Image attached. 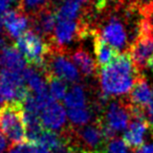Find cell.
<instances>
[{
	"label": "cell",
	"mask_w": 153,
	"mask_h": 153,
	"mask_svg": "<svg viewBox=\"0 0 153 153\" xmlns=\"http://www.w3.org/2000/svg\"><path fill=\"white\" fill-rule=\"evenodd\" d=\"M129 53H121L107 65L100 74V84L103 97L123 96L131 91L140 74Z\"/></svg>",
	"instance_id": "obj_1"
},
{
	"label": "cell",
	"mask_w": 153,
	"mask_h": 153,
	"mask_svg": "<svg viewBox=\"0 0 153 153\" xmlns=\"http://www.w3.org/2000/svg\"><path fill=\"white\" fill-rule=\"evenodd\" d=\"M0 130L13 144L26 142L22 102H9L0 107Z\"/></svg>",
	"instance_id": "obj_2"
},
{
	"label": "cell",
	"mask_w": 153,
	"mask_h": 153,
	"mask_svg": "<svg viewBox=\"0 0 153 153\" xmlns=\"http://www.w3.org/2000/svg\"><path fill=\"white\" fill-rule=\"evenodd\" d=\"M15 46L23 55L26 63L38 68L44 66L46 56L51 51V47L42 36L33 30H25L18 37Z\"/></svg>",
	"instance_id": "obj_3"
},
{
	"label": "cell",
	"mask_w": 153,
	"mask_h": 153,
	"mask_svg": "<svg viewBox=\"0 0 153 153\" xmlns=\"http://www.w3.org/2000/svg\"><path fill=\"white\" fill-rule=\"evenodd\" d=\"M131 105L125 104L123 102H112L108 105L105 112L103 125L107 126L113 131L119 132L125 130L129 125L131 117Z\"/></svg>",
	"instance_id": "obj_4"
},
{
	"label": "cell",
	"mask_w": 153,
	"mask_h": 153,
	"mask_svg": "<svg viewBox=\"0 0 153 153\" xmlns=\"http://www.w3.org/2000/svg\"><path fill=\"white\" fill-rule=\"evenodd\" d=\"M86 33V27L81 25L76 20L58 19L53 30V41L58 47L71 43L78 36H83Z\"/></svg>",
	"instance_id": "obj_5"
},
{
	"label": "cell",
	"mask_w": 153,
	"mask_h": 153,
	"mask_svg": "<svg viewBox=\"0 0 153 153\" xmlns=\"http://www.w3.org/2000/svg\"><path fill=\"white\" fill-rule=\"evenodd\" d=\"M40 120L45 129L61 130L66 124V111L57 101L51 100L41 109Z\"/></svg>",
	"instance_id": "obj_6"
},
{
	"label": "cell",
	"mask_w": 153,
	"mask_h": 153,
	"mask_svg": "<svg viewBox=\"0 0 153 153\" xmlns=\"http://www.w3.org/2000/svg\"><path fill=\"white\" fill-rule=\"evenodd\" d=\"M46 71L70 83H76L80 79V74L74 66V63L61 53H53L51 60V67Z\"/></svg>",
	"instance_id": "obj_7"
},
{
	"label": "cell",
	"mask_w": 153,
	"mask_h": 153,
	"mask_svg": "<svg viewBox=\"0 0 153 153\" xmlns=\"http://www.w3.org/2000/svg\"><path fill=\"white\" fill-rule=\"evenodd\" d=\"M129 55L137 69L147 66L149 59L153 56V38L138 35L130 46Z\"/></svg>",
	"instance_id": "obj_8"
},
{
	"label": "cell",
	"mask_w": 153,
	"mask_h": 153,
	"mask_svg": "<svg viewBox=\"0 0 153 153\" xmlns=\"http://www.w3.org/2000/svg\"><path fill=\"white\" fill-rule=\"evenodd\" d=\"M101 36L117 51L123 49L127 44V33L123 23L117 17H111L109 19L103 27Z\"/></svg>",
	"instance_id": "obj_9"
},
{
	"label": "cell",
	"mask_w": 153,
	"mask_h": 153,
	"mask_svg": "<svg viewBox=\"0 0 153 153\" xmlns=\"http://www.w3.org/2000/svg\"><path fill=\"white\" fill-rule=\"evenodd\" d=\"M2 18L5 30L13 38H18L21 36L28 27V23H30L27 16L18 10L7 11L2 16Z\"/></svg>",
	"instance_id": "obj_10"
},
{
	"label": "cell",
	"mask_w": 153,
	"mask_h": 153,
	"mask_svg": "<svg viewBox=\"0 0 153 153\" xmlns=\"http://www.w3.org/2000/svg\"><path fill=\"white\" fill-rule=\"evenodd\" d=\"M0 64L2 68L14 71L23 72V70L26 68L25 59L15 45H7L2 49H0Z\"/></svg>",
	"instance_id": "obj_11"
},
{
	"label": "cell",
	"mask_w": 153,
	"mask_h": 153,
	"mask_svg": "<svg viewBox=\"0 0 153 153\" xmlns=\"http://www.w3.org/2000/svg\"><path fill=\"white\" fill-rule=\"evenodd\" d=\"M152 91L147 80L143 76H138L130 94V104L140 108H147L152 102Z\"/></svg>",
	"instance_id": "obj_12"
},
{
	"label": "cell",
	"mask_w": 153,
	"mask_h": 153,
	"mask_svg": "<svg viewBox=\"0 0 153 153\" xmlns=\"http://www.w3.org/2000/svg\"><path fill=\"white\" fill-rule=\"evenodd\" d=\"M94 47L98 63L102 67L109 64L110 62H112L117 58V56L119 55V51H117L114 47H112L110 44H108L103 39V37L99 34L94 35Z\"/></svg>",
	"instance_id": "obj_13"
},
{
	"label": "cell",
	"mask_w": 153,
	"mask_h": 153,
	"mask_svg": "<svg viewBox=\"0 0 153 153\" xmlns=\"http://www.w3.org/2000/svg\"><path fill=\"white\" fill-rule=\"evenodd\" d=\"M57 23L56 14L47 9L38 12L36 14V20L34 22L35 30L41 36H49L55 30Z\"/></svg>",
	"instance_id": "obj_14"
},
{
	"label": "cell",
	"mask_w": 153,
	"mask_h": 153,
	"mask_svg": "<svg viewBox=\"0 0 153 153\" xmlns=\"http://www.w3.org/2000/svg\"><path fill=\"white\" fill-rule=\"evenodd\" d=\"M23 76L30 91L34 92L35 96H42L48 94V87L41 74L33 67H26L23 70Z\"/></svg>",
	"instance_id": "obj_15"
},
{
	"label": "cell",
	"mask_w": 153,
	"mask_h": 153,
	"mask_svg": "<svg viewBox=\"0 0 153 153\" xmlns=\"http://www.w3.org/2000/svg\"><path fill=\"white\" fill-rule=\"evenodd\" d=\"M71 61L74 63V65L78 66L80 71L84 76H92L97 71V64L94 60L91 58V56L86 51L82 48L76 49L71 55Z\"/></svg>",
	"instance_id": "obj_16"
},
{
	"label": "cell",
	"mask_w": 153,
	"mask_h": 153,
	"mask_svg": "<svg viewBox=\"0 0 153 153\" xmlns=\"http://www.w3.org/2000/svg\"><path fill=\"white\" fill-rule=\"evenodd\" d=\"M82 4L78 0H63L56 12V17L63 20H76L79 17Z\"/></svg>",
	"instance_id": "obj_17"
},
{
	"label": "cell",
	"mask_w": 153,
	"mask_h": 153,
	"mask_svg": "<svg viewBox=\"0 0 153 153\" xmlns=\"http://www.w3.org/2000/svg\"><path fill=\"white\" fill-rule=\"evenodd\" d=\"M46 72V79H47V87H48L49 96L56 101L64 100L66 94H67V85H66L65 81L58 76H53V74Z\"/></svg>",
	"instance_id": "obj_18"
},
{
	"label": "cell",
	"mask_w": 153,
	"mask_h": 153,
	"mask_svg": "<svg viewBox=\"0 0 153 153\" xmlns=\"http://www.w3.org/2000/svg\"><path fill=\"white\" fill-rule=\"evenodd\" d=\"M64 104L68 108H80L86 106V94L82 86L74 85L67 91L64 98Z\"/></svg>",
	"instance_id": "obj_19"
},
{
	"label": "cell",
	"mask_w": 153,
	"mask_h": 153,
	"mask_svg": "<svg viewBox=\"0 0 153 153\" xmlns=\"http://www.w3.org/2000/svg\"><path fill=\"white\" fill-rule=\"evenodd\" d=\"M138 35L153 38V2L142 9V19L138 25Z\"/></svg>",
	"instance_id": "obj_20"
},
{
	"label": "cell",
	"mask_w": 153,
	"mask_h": 153,
	"mask_svg": "<svg viewBox=\"0 0 153 153\" xmlns=\"http://www.w3.org/2000/svg\"><path fill=\"white\" fill-rule=\"evenodd\" d=\"M67 117L74 125L84 126L91 119V112L86 106L80 108H68Z\"/></svg>",
	"instance_id": "obj_21"
},
{
	"label": "cell",
	"mask_w": 153,
	"mask_h": 153,
	"mask_svg": "<svg viewBox=\"0 0 153 153\" xmlns=\"http://www.w3.org/2000/svg\"><path fill=\"white\" fill-rule=\"evenodd\" d=\"M64 140H62L61 136H59L55 131L53 130H48V129H44L42 131V133L40 134L37 143L43 145V146L47 147L51 150H55L57 149L60 145L62 144Z\"/></svg>",
	"instance_id": "obj_22"
},
{
	"label": "cell",
	"mask_w": 153,
	"mask_h": 153,
	"mask_svg": "<svg viewBox=\"0 0 153 153\" xmlns=\"http://www.w3.org/2000/svg\"><path fill=\"white\" fill-rule=\"evenodd\" d=\"M104 153H133L131 150V147L128 146L124 140L121 138H112L109 140L108 144L105 147Z\"/></svg>",
	"instance_id": "obj_23"
},
{
	"label": "cell",
	"mask_w": 153,
	"mask_h": 153,
	"mask_svg": "<svg viewBox=\"0 0 153 153\" xmlns=\"http://www.w3.org/2000/svg\"><path fill=\"white\" fill-rule=\"evenodd\" d=\"M48 1L49 0H22V5L26 10H30L37 14L45 9Z\"/></svg>",
	"instance_id": "obj_24"
},
{
	"label": "cell",
	"mask_w": 153,
	"mask_h": 153,
	"mask_svg": "<svg viewBox=\"0 0 153 153\" xmlns=\"http://www.w3.org/2000/svg\"><path fill=\"white\" fill-rule=\"evenodd\" d=\"M7 153H32V147L30 143L27 140L19 144H12Z\"/></svg>",
	"instance_id": "obj_25"
},
{
	"label": "cell",
	"mask_w": 153,
	"mask_h": 153,
	"mask_svg": "<svg viewBox=\"0 0 153 153\" xmlns=\"http://www.w3.org/2000/svg\"><path fill=\"white\" fill-rule=\"evenodd\" d=\"M53 153H78V150L74 147L70 146L68 140H63L62 144L53 150Z\"/></svg>",
	"instance_id": "obj_26"
},
{
	"label": "cell",
	"mask_w": 153,
	"mask_h": 153,
	"mask_svg": "<svg viewBox=\"0 0 153 153\" xmlns=\"http://www.w3.org/2000/svg\"><path fill=\"white\" fill-rule=\"evenodd\" d=\"M30 147H32V153H51V149L39 143H34V144L30 143Z\"/></svg>",
	"instance_id": "obj_27"
},
{
	"label": "cell",
	"mask_w": 153,
	"mask_h": 153,
	"mask_svg": "<svg viewBox=\"0 0 153 153\" xmlns=\"http://www.w3.org/2000/svg\"><path fill=\"white\" fill-rule=\"evenodd\" d=\"M7 149H10L9 143L4 133L0 130V153H7Z\"/></svg>",
	"instance_id": "obj_28"
},
{
	"label": "cell",
	"mask_w": 153,
	"mask_h": 153,
	"mask_svg": "<svg viewBox=\"0 0 153 153\" xmlns=\"http://www.w3.org/2000/svg\"><path fill=\"white\" fill-rule=\"evenodd\" d=\"M135 153H153V143L142 145L140 147H138Z\"/></svg>",
	"instance_id": "obj_29"
},
{
	"label": "cell",
	"mask_w": 153,
	"mask_h": 153,
	"mask_svg": "<svg viewBox=\"0 0 153 153\" xmlns=\"http://www.w3.org/2000/svg\"><path fill=\"white\" fill-rule=\"evenodd\" d=\"M146 117L149 122V125L153 126V102H151L150 104L147 106L146 109Z\"/></svg>",
	"instance_id": "obj_30"
},
{
	"label": "cell",
	"mask_w": 153,
	"mask_h": 153,
	"mask_svg": "<svg viewBox=\"0 0 153 153\" xmlns=\"http://www.w3.org/2000/svg\"><path fill=\"white\" fill-rule=\"evenodd\" d=\"M10 0H0V15L3 16L10 11Z\"/></svg>",
	"instance_id": "obj_31"
},
{
	"label": "cell",
	"mask_w": 153,
	"mask_h": 153,
	"mask_svg": "<svg viewBox=\"0 0 153 153\" xmlns=\"http://www.w3.org/2000/svg\"><path fill=\"white\" fill-rule=\"evenodd\" d=\"M147 66H148V67L150 68V69L153 71V56L150 58V59H149V61H148V64H147Z\"/></svg>",
	"instance_id": "obj_32"
},
{
	"label": "cell",
	"mask_w": 153,
	"mask_h": 153,
	"mask_svg": "<svg viewBox=\"0 0 153 153\" xmlns=\"http://www.w3.org/2000/svg\"><path fill=\"white\" fill-rule=\"evenodd\" d=\"M2 27H4V26H3V18H2V16L0 15V33L2 30Z\"/></svg>",
	"instance_id": "obj_33"
},
{
	"label": "cell",
	"mask_w": 153,
	"mask_h": 153,
	"mask_svg": "<svg viewBox=\"0 0 153 153\" xmlns=\"http://www.w3.org/2000/svg\"><path fill=\"white\" fill-rule=\"evenodd\" d=\"M78 1H79V2L81 3V4H86V3L89 2L90 0H78Z\"/></svg>",
	"instance_id": "obj_34"
},
{
	"label": "cell",
	"mask_w": 153,
	"mask_h": 153,
	"mask_svg": "<svg viewBox=\"0 0 153 153\" xmlns=\"http://www.w3.org/2000/svg\"><path fill=\"white\" fill-rule=\"evenodd\" d=\"M10 1H12V2H18V1H20V0H10Z\"/></svg>",
	"instance_id": "obj_35"
},
{
	"label": "cell",
	"mask_w": 153,
	"mask_h": 153,
	"mask_svg": "<svg viewBox=\"0 0 153 153\" xmlns=\"http://www.w3.org/2000/svg\"><path fill=\"white\" fill-rule=\"evenodd\" d=\"M148 1H153V0H148Z\"/></svg>",
	"instance_id": "obj_36"
},
{
	"label": "cell",
	"mask_w": 153,
	"mask_h": 153,
	"mask_svg": "<svg viewBox=\"0 0 153 153\" xmlns=\"http://www.w3.org/2000/svg\"><path fill=\"white\" fill-rule=\"evenodd\" d=\"M99 153H104V152H103V151H102V152H99Z\"/></svg>",
	"instance_id": "obj_37"
}]
</instances>
